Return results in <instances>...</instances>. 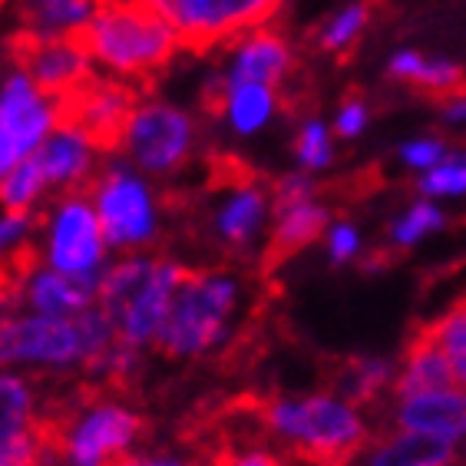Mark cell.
Masks as SVG:
<instances>
[{
	"label": "cell",
	"mask_w": 466,
	"mask_h": 466,
	"mask_svg": "<svg viewBox=\"0 0 466 466\" xmlns=\"http://www.w3.org/2000/svg\"><path fill=\"white\" fill-rule=\"evenodd\" d=\"M44 222V258L50 268L73 279H103V258L109 242L86 188L56 198L54 212Z\"/></svg>",
	"instance_id": "cell-11"
},
{
	"label": "cell",
	"mask_w": 466,
	"mask_h": 466,
	"mask_svg": "<svg viewBox=\"0 0 466 466\" xmlns=\"http://www.w3.org/2000/svg\"><path fill=\"white\" fill-rule=\"evenodd\" d=\"M258 427L305 466H348L370 440L360 407L338 394L268 400L258 407Z\"/></svg>",
	"instance_id": "cell-3"
},
{
	"label": "cell",
	"mask_w": 466,
	"mask_h": 466,
	"mask_svg": "<svg viewBox=\"0 0 466 466\" xmlns=\"http://www.w3.org/2000/svg\"><path fill=\"white\" fill-rule=\"evenodd\" d=\"M86 192L93 198V208H96L109 248L133 251L156 242L159 206H156L149 186L133 169L106 166L103 172H93Z\"/></svg>",
	"instance_id": "cell-9"
},
{
	"label": "cell",
	"mask_w": 466,
	"mask_h": 466,
	"mask_svg": "<svg viewBox=\"0 0 466 466\" xmlns=\"http://www.w3.org/2000/svg\"><path fill=\"white\" fill-rule=\"evenodd\" d=\"M0 4H4V0H0Z\"/></svg>",
	"instance_id": "cell-39"
},
{
	"label": "cell",
	"mask_w": 466,
	"mask_h": 466,
	"mask_svg": "<svg viewBox=\"0 0 466 466\" xmlns=\"http://www.w3.org/2000/svg\"><path fill=\"white\" fill-rule=\"evenodd\" d=\"M238 305H242V281L235 271L188 268L159 328L156 348L166 358H202L228 338Z\"/></svg>",
	"instance_id": "cell-6"
},
{
	"label": "cell",
	"mask_w": 466,
	"mask_h": 466,
	"mask_svg": "<svg viewBox=\"0 0 466 466\" xmlns=\"http://www.w3.org/2000/svg\"><path fill=\"white\" fill-rule=\"evenodd\" d=\"M331 153L334 149H331L328 129H324L318 119H308L295 139V156H298V162H301V169H308V172L324 169V166L331 162Z\"/></svg>",
	"instance_id": "cell-31"
},
{
	"label": "cell",
	"mask_w": 466,
	"mask_h": 466,
	"mask_svg": "<svg viewBox=\"0 0 466 466\" xmlns=\"http://www.w3.org/2000/svg\"><path fill=\"white\" fill-rule=\"evenodd\" d=\"M443 225V212L433 202H417L413 208H407L404 218H397L394 225V245L397 248H410L423 238V235L437 232Z\"/></svg>",
	"instance_id": "cell-30"
},
{
	"label": "cell",
	"mask_w": 466,
	"mask_h": 466,
	"mask_svg": "<svg viewBox=\"0 0 466 466\" xmlns=\"http://www.w3.org/2000/svg\"><path fill=\"white\" fill-rule=\"evenodd\" d=\"M139 103L143 99H139L133 83L116 80V76H106V80L93 76L80 90H73L70 96L54 103L56 129L80 133L96 153H119L129 119H133Z\"/></svg>",
	"instance_id": "cell-10"
},
{
	"label": "cell",
	"mask_w": 466,
	"mask_h": 466,
	"mask_svg": "<svg viewBox=\"0 0 466 466\" xmlns=\"http://www.w3.org/2000/svg\"><path fill=\"white\" fill-rule=\"evenodd\" d=\"M216 466H281V460L265 447H218Z\"/></svg>",
	"instance_id": "cell-34"
},
{
	"label": "cell",
	"mask_w": 466,
	"mask_h": 466,
	"mask_svg": "<svg viewBox=\"0 0 466 466\" xmlns=\"http://www.w3.org/2000/svg\"><path fill=\"white\" fill-rule=\"evenodd\" d=\"M400 156H404L407 166L427 172V169H433L443 156H447V149H443L440 139H413V143H407L404 149H400Z\"/></svg>",
	"instance_id": "cell-35"
},
{
	"label": "cell",
	"mask_w": 466,
	"mask_h": 466,
	"mask_svg": "<svg viewBox=\"0 0 466 466\" xmlns=\"http://www.w3.org/2000/svg\"><path fill=\"white\" fill-rule=\"evenodd\" d=\"M36 394L30 380L17 374H0V443L24 437L36 423Z\"/></svg>",
	"instance_id": "cell-24"
},
{
	"label": "cell",
	"mask_w": 466,
	"mask_h": 466,
	"mask_svg": "<svg viewBox=\"0 0 466 466\" xmlns=\"http://www.w3.org/2000/svg\"><path fill=\"white\" fill-rule=\"evenodd\" d=\"M368 20H370L368 4H354V7L341 10V14L321 30V46L324 50H331V54H341V50H348V46L364 34Z\"/></svg>",
	"instance_id": "cell-29"
},
{
	"label": "cell",
	"mask_w": 466,
	"mask_h": 466,
	"mask_svg": "<svg viewBox=\"0 0 466 466\" xmlns=\"http://www.w3.org/2000/svg\"><path fill=\"white\" fill-rule=\"evenodd\" d=\"M116 328L103 308H86L73 318L56 314H0V364H40V368H93L113 344Z\"/></svg>",
	"instance_id": "cell-4"
},
{
	"label": "cell",
	"mask_w": 466,
	"mask_h": 466,
	"mask_svg": "<svg viewBox=\"0 0 466 466\" xmlns=\"http://www.w3.org/2000/svg\"><path fill=\"white\" fill-rule=\"evenodd\" d=\"M4 50H7V60L27 73L36 90L54 103L96 76L93 60L73 36H36L27 30H14Z\"/></svg>",
	"instance_id": "cell-13"
},
{
	"label": "cell",
	"mask_w": 466,
	"mask_h": 466,
	"mask_svg": "<svg viewBox=\"0 0 466 466\" xmlns=\"http://www.w3.org/2000/svg\"><path fill=\"white\" fill-rule=\"evenodd\" d=\"M123 153L149 176H176L196 153V123L169 103L143 99L129 119Z\"/></svg>",
	"instance_id": "cell-12"
},
{
	"label": "cell",
	"mask_w": 466,
	"mask_h": 466,
	"mask_svg": "<svg viewBox=\"0 0 466 466\" xmlns=\"http://www.w3.org/2000/svg\"><path fill=\"white\" fill-rule=\"evenodd\" d=\"M440 106H443V119H450V123H463L466 119V93L463 96L447 99V103H440Z\"/></svg>",
	"instance_id": "cell-38"
},
{
	"label": "cell",
	"mask_w": 466,
	"mask_h": 466,
	"mask_svg": "<svg viewBox=\"0 0 466 466\" xmlns=\"http://www.w3.org/2000/svg\"><path fill=\"white\" fill-rule=\"evenodd\" d=\"M36 90L24 70H14L0 83V176L46 143L50 129H56V109Z\"/></svg>",
	"instance_id": "cell-14"
},
{
	"label": "cell",
	"mask_w": 466,
	"mask_h": 466,
	"mask_svg": "<svg viewBox=\"0 0 466 466\" xmlns=\"http://www.w3.org/2000/svg\"><path fill=\"white\" fill-rule=\"evenodd\" d=\"M390 76L410 83L423 96L437 99V103H447V99L466 93V73L460 66L443 60H423L417 50H400L390 60Z\"/></svg>",
	"instance_id": "cell-22"
},
{
	"label": "cell",
	"mask_w": 466,
	"mask_h": 466,
	"mask_svg": "<svg viewBox=\"0 0 466 466\" xmlns=\"http://www.w3.org/2000/svg\"><path fill=\"white\" fill-rule=\"evenodd\" d=\"M427 331L433 334V341L443 348L450 368L457 374V384L466 387V298L453 311H447L440 321L427 324Z\"/></svg>",
	"instance_id": "cell-27"
},
{
	"label": "cell",
	"mask_w": 466,
	"mask_h": 466,
	"mask_svg": "<svg viewBox=\"0 0 466 466\" xmlns=\"http://www.w3.org/2000/svg\"><path fill=\"white\" fill-rule=\"evenodd\" d=\"M394 368L384 360H354L338 374V390L344 400L358 407H370L380 397V390L394 387Z\"/></svg>",
	"instance_id": "cell-26"
},
{
	"label": "cell",
	"mask_w": 466,
	"mask_h": 466,
	"mask_svg": "<svg viewBox=\"0 0 466 466\" xmlns=\"http://www.w3.org/2000/svg\"><path fill=\"white\" fill-rule=\"evenodd\" d=\"M93 149L80 133L54 129L46 143L36 149V159L44 166L50 188H86L93 176Z\"/></svg>",
	"instance_id": "cell-21"
},
{
	"label": "cell",
	"mask_w": 466,
	"mask_h": 466,
	"mask_svg": "<svg viewBox=\"0 0 466 466\" xmlns=\"http://www.w3.org/2000/svg\"><path fill=\"white\" fill-rule=\"evenodd\" d=\"M93 63L116 80L146 83L159 76L179 50V34L149 0H109L86 27L70 34Z\"/></svg>",
	"instance_id": "cell-2"
},
{
	"label": "cell",
	"mask_w": 466,
	"mask_h": 466,
	"mask_svg": "<svg viewBox=\"0 0 466 466\" xmlns=\"http://www.w3.org/2000/svg\"><path fill=\"white\" fill-rule=\"evenodd\" d=\"M453 440L390 427L374 433L348 466H453Z\"/></svg>",
	"instance_id": "cell-17"
},
{
	"label": "cell",
	"mask_w": 466,
	"mask_h": 466,
	"mask_svg": "<svg viewBox=\"0 0 466 466\" xmlns=\"http://www.w3.org/2000/svg\"><path fill=\"white\" fill-rule=\"evenodd\" d=\"M27 242H30V218L20 216V212H4L0 216V265Z\"/></svg>",
	"instance_id": "cell-33"
},
{
	"label": "cell",
	"mask_w": 466,
	"mask_h": 466,
	"mask_svg": "<svg viewBox=\"0 0 466 466\" xmlns=\"http://www.w3.org/2000/svg\"><path fill=\"white\" fill-rule=\"evenodd\" d=\"M44 440L36 433V427L24 437L0 443V466H44Z\"/></svg>",
	"instance_id": "cell-32"
},
{
	"label": "cell",
	"mask_w": 466,
	"mask_h": 466,
	"mask_svg": "<svg viewBox=\"0 0 466 466\" xmlns=\"http://www.w3.org/2000/svg\"><path fill=\"white\" fill-rule=\"evenodd\" d=\"M358 245H360L358 228H354V225H348V222H338L331 232H328V251H331L334 265H341V261L354 258V255H358Z\"/></svg>",
	"instance_id": "cell-36"
},
{
	"label": "cell",
	"mask_w": 466,
	"mask_h": 466,
	"mask_svg": "<svg viewBox=\"0 0 466 466\" xmlns=\"http://www.w3.org/2000/svg\"><path fill=\"white\" fill-rule=\"evenodd\" d=\"M50 182H46V172L36 159V153L30 159H24L20 166L7 172V176H0V206L4 212H20V216H27L34 202L44 196Z\"/></svg>",
	"instance_id": "cell-25"
},
{
	"label": "cell",
	"mask_w": 466,
	"mask_h": 466,
	"mask_svg": "<svg viewBox=\"0 0 466 466\" xmlns=\"http://www.w3.org/2000/svg\"><path fill=\"white\" fill-rule=\"evenodd\" d=\"M36 433L44 440V463L54 466H116L129 453L143 417L99 394L60 397L36 417Z\"/></svg>",
	"instance_id": "cell-1"
},
{
	"label": "cell",
	"mask_w": 466,
	"mask_h": 466,
	"mask_svg": "<svg viewBox=\"0 0 466 466\" xmlns=\"http://www.w3.org/2000/svg\"><path fill=\"white\" fill-rule=\"evenodd\" d=\"M324 228H328V206L318 202V196L279 202L275 206V228H271L268 245L261 251L265 268H275L281 261L295 258L298 251L308 248L318 235H324Z\"/></svg>",
	"instance_id": "cell-19"
},
{
	"label": "cell",
	"mask_w": 466,
	"mask_h": 466,
	"mask_svg": "<svg viewBox=\"0 0 466 466\" xmlns=\"http://www.w3.org/2000/svg\"><path fill=\"white\" fill-rule=\"evenodd\" d=\"M179 34L182 50L206 54L222 44L242 40L251 30H261L281 0H149Z\"/></svg>",
	"instance_id": "cell-8"
},
{
	"label": "cell",
	"mask_w": 466,
	"mask_h": 466,
	"mask_svg": "<svg viewBox=\"0 0 466 466\" xmlns=\"http://www.w3.org/2000/svg\"><path fill=\"white\" fill-rule=\"evenodd\" d=\"M275 106H279L275 86H265V83H238V86H225V99L218 116L228 119V126H232L235 133L248 136V133H258L261 126L268 123Z\"/></svg>",
	"instance_id": "cell-23"
},
{
	"label": "cell",
	"mask_w": 466,
	"mask_h": 466,
	"mask_svg": "<svg viewBox=\"0 0 466 466\" xmlns=\"http://www.w3.org/2000/svg\"><path fill=\"white\" fill-rule=\"evenodd\" d=\"M99 281L103 279H73L50 265H36L24 281L20 301L34 314H56V318H73L93 308L99 298Z\"/></svg>",
	"instance_id": "cell-18"
},
{
	"label": "cell",
	"mask_w": 466,
	"mask_h": 466,
	"mask_svg": "<svg viewBox=\"0 0 466 466\" xmlns=\"http://www.w3.org/2000/svg\"><path fill=\"white\" fill-rule=\"evenodd\" d=\"M291 66H295V56H291L285 36L261 27L251 30L242 40H235L232 60H228L225 73H218V80H222V86H238V83L279 86L281 80H288Z\"/></svg>",
	"instance_id": "cell-16"
},
{
	"label": "cell",
	"mask_w": 466,
	"mask_h": 466,
	"mask_svg": "<svg viewBox=\"0 0 466 466\" xmlns=\"http://www.w3.org/2000/svg\"><path fill=\"white\" fill-rule=\"evenodd\" d=\"M390 427L413 433H431L443 440L466 437V387H437L423 394L397 397L390 404Z\"/></svg>",
	"instance_id": "cell-15"
},
{
	"label": "cell",
	"mask_w": 466,
	"mask_h": 466,
	"mask_svg": "<svg viewBox=\"0 0 466 466\" xmlns=\"http://www.w3.org/2000/svg\"><path fill=\"white\" fill-rule=\"evenodd\" d=\"M208 182V238L222 255L242 258L258 242L268 212H275V192L232 159H218Z\"/></svg>",
	"instance_id": "cell-7"
},
{
	"label": "cell",
	"mask_w": 466,
	"mask_h": 466,
	"mask_svg": "<svg viewBox=\"0 0 466 466\" xmlns=\"http://www.w3.org/2000/svg\"><path fill=\"white\" fill-rule=\"evenodd\" d=\"M364 123H368V106L360 99H348L341 106V113H338V119H334L341 136H358L364 129Z\"/></svg>",
	"instance_id": "cell-37"
},
{
	"label": "cell",
	"mask_w": 466,
	"mask_h": 466,
	"mask_svg": "<svg viewBox=\"0 0 466 466\" xmlns=\"http://www.w3.org/2000/svg\"><path fill=\"white\" fill-rule=\"evenodd\" d=\"M453 384H457V374L450 368L447 354L433 341V334L423 328L407 344L404 360H400V368H397L394 377V387H390V400L423 394V390H437V387H453Z\"/></svg>",
	"instance_id": "cell-20"
},
{
	"label": "cell",
	"mask_w": 466,
	"mask_h": 466,
	"mask_svg": "<svg viewBox=\"0 0 466 466\" xmlns=\"http://www.w3.org/2000/svg\"><path fill=\"white\" fill-rule=\"evenodd\" d=\"M186 271L179 261L153 255H129L103 271L96 301L116 328L119 341L133 348L156 344Z\"/></svg>",
	"instance_id": "cell-5"
},
{
	"label": "cell",
	"mask_w": 466,
	"mask_h": 466,
	"mask_svg": "<svg viewBox=\"0 0 466 466\" xmlns=\"http://www.w3.org/2000/svg\"><path fill=\"white\" fill-rule=\"evenodd\" d=\"M423 196H463L466 192V149H453L423 172L420 179Z\"/></svg>",
	"instance_id": "cell-28"
}]
</instances>
